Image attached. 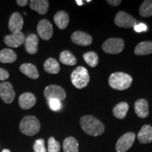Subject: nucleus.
Listing matches in <instances>:
<instances>
[{
	"mask_svg": "<svg viewBox=\"0 0 152 152\" xmlns=\"http://www.w3.org/2000/svg\"><path fill=\"white\" fill-rule=\"evenodd\" d=\"M80 123L83 130L91 136H99L103 134L105 130L103 123L91 115H86L82 117L80 120Z\"/></svg>",
	"mask_w": 152,
	"mask_h": 152,
	"instance_id": "nucleus-1",
	"label": "nucleus"
},
{
	"mask_svg": "<svg viewBox=\"0 0 152 152\" xmlns=\"http://www.w3.org/2000/svg\"><path fill=\"white\" fill-rule=\"evenodd\" d=\"M132 77L123 72H115L110 75L109 84L111 88L117 90H125L131 86Z\"/></svg>",
	"mask_w": 152,
	"mask_h": 152,
	"instance_id": "nucleus-2",
	"label": "nucleus"
},
{
	"mask_svg": "<svg viewBox=\"0 0 152 152\" xmlns=\"http://www.w3.org/2000/svg\"><path fill=\"white\" fill-rule=\"evenodd\" d=\"M20 132L25 135L34 136L40 130V123L39 120L33 115L25 116L19 125Z\"/></svg>",
	"mask_w": 152,
	"mask_h": 152,
	"instance_id": "nucleus-3",
	"label": "nucleus"
},
{
	"mask_svg": "<svg viewBox=\"0 0 152 152\" xmlns=\"http://www.w3.org/2000/svg\"><path fill=\"white\" fill-rule=\"evenodd\" d=\"M72 84L77 89H83L88 85L90 75L86 68L78 66L72 72L71 75Z\"/></svg>",
	"mask_w": 152,
	"mask_h": 152,
	"instance_id": "nucleus-4",
	"label": "nucleus"
},
{
	"mask_svg": "<svg viewBox=\"0 0 152 152\" xmlns=\"http://www.w3.org/2000/svg\"><path fill=\"white\" fill-rule=\"evenodd\" d=\"M125 43L121 38H109L106 39L102 45L104 52L110 54H117L123 52Z\"/></svg>",
	"mask_w": 152,
	"mask_h": 152,
	"instance_id": "nucleus-5",
	"label": "nucleus"
},
{
	"mask_svg": "<svg viewBox=\"0 0 152 152\" xmlns=\"http://www.w3.org/2000/svg\"><path fill=\"white\" fill-rule=\"evenodd\" d=\"M136 134L133 132H127L123 134L118 139L115 150L117 152H126L130 149L133 145L134 140H135Z\"/></svg>",
	"mask_w": 152,
	"mask_h": 152,
	"instance_id": "nucleus-6",
	"label": "nucleus"
},
{
	"mask_svg": "<svg viewBox=\"0 0 152 152\" xmlns=\"http://www.w3.org/2000/svg\"><path fill=\"white\" fill-rule=\"evenodd\" d=\"M114 23L120 28H129L137 25L136 19L124 11H119L114 18Z\"/></svg>",
	"mask_w": 152,
	"mask_h": 152,
	"instance_id": "nucleus-7",
	"label": "nucleus"
},
{
	"mask_svg": "<svg viewBox=\"0 0 152 152\" xmlns=\"http://www.w3.org/2000/svg\"><path fill=\"white\" fill-rule=\"evenodd\" d=\"M44 95L48 100L55 99L61 102L65 99L66 97V93L64 89L55 85L47 86L44 91Z\"/></svg>",
	"mask_w": 152,
	"mask_h": 152,
	"instance_id": "nucleus-8",
	"label": "nucleus"
},
{
	"mask_svg": "<svg viewBox=\"0 0 152 152\" xmlns=\"http://www.w3.org/2000/svg\"><path fill=\"white\" fill-rule=\"evenodd\" d=\"M38 35L44 40H49L53 35V27L50 22L47 19H42L37 25Z\"/></svg>",
	"mask_w": 152,
	"mask_h": 152,
	"instance_id": "nucleus-9",
	"label": "nucleus"
},
{
	"mask_svg": "<svg viewBox=\"0 0 152 152\" xmlns=\"http://www.w3.org/2000/svg\"><path fill=\"white\" fill-rule=\"evenodd\" d=\"M15 92L12 85L8 82L0 83V97L6 104H11L14 100Z\"/></svg>",
	"mask_w": 152,
	"mask_h": 152,
	"instance_id": "nucleus-10",
	"label": "nucleus"
},
{
	"mask_svg": "<svg viewBox=\"0 0 152 152\" xmlns=\"http://www.w3.org/2000/svg\"><path fill=\"white\" fill-rule=\"evenodd\" d=\"M26 37L22 32L11 33L4 37V42L10 47H18L25 43Z\"/></svg>",
	"mask_w": 152,
	"mask_h": 152,
	"instance_id": "nucleus-11",
	"label": "nucleus"
},
{
	"mask_svg": "<svg viewBox=\"0 0 152 152\" xmlns=\"http://www.w3.org/2000/svg\"><path fill=\"white\" fill-rule=\"evenodd\" d=\"M71 40L80 46H89L92 42V37L84 32L76 31L72 34Z\"/></svg>",
	"mask_w": 152,
	"mask_h": 152,
	"instance_id": "nucleus-12",
	"label": "nucleus"
},
{
	"mask_svg": "<svg viewBox=\"0 0 152 152\" xmlns=\"http://www.w3.org/2000/svg\"><path fill=\"white\" fill-rule=\"evenodd\" d=\"M23 26V19L19 13L15 12L11 15L9 21V28L12 33L21 32Z\"/></svg>",
	"mask_w": 152,
	"mask_h": 152,
	"instance_id": "nucleus-13",
	"label": "nucleus"
},
{
	"mask_svg": "<svg viewBox=\"0 0 152 152\" xmlns=\"http://www.w3.org/2000/svg\"><path fill=\"white\" fill-rule=\"evenodd\" d=\"M36 101L37 99L33 93L26 92L20 95L18 99V103L21 109L27 110L31 109L35 105Z\"/></svg>",
	"mask_w": 152,
	"mask_h": 152,
	"instance_id": "nucleus-14",
	"label": "nucleus"
},
{
	"mask_svg": "<svg viewBox=\"0 0 152 152\" xmlns=\"http://www.w3.org/2000/svg\"><path fill=\"white\" fill-rule=\"evenodd\" d=\"M134 112L141 118H146L149 115V103L144 99H140L134 103Z\"/></svg>",
	"mask_w": 152,
	"mask_h": 152,
	"instance_id": "nucleus-15",
	"label": "nucleus"
},
{
	"mask_svg": "<svg viewBox=\"0 0 152 152\" xmlns=\"http://www.w3.org/2000/svg\"><path fill=\"white\" fill-rule=\"evenodd\" d=\"M38 42L39 38L35 34H30L26 38L25 40V47L27 52L30 54H35L38 50Z\"/></svg>",
	"mask_w": 152,
	"mask_h": 152,
	"instance_id": "nucleus-16",
	"label": "nucleus"
},
{
	"mask_svg": "<svg viewBox=\"0 0 152 152\" xmlns=\"http://www.w3.org/2000/svg\"><path fill=\"white\" fill-rule=\"evenodd\" d=\"M137 139L139 142L143 144L152 142V127L151 125H143L138 133Z\"/></svg>",
	"mask_w": 152,
	"mask_h": 152,
	"instance_id": "nucleus-17",
	"label": "nucleus"
},
{
	"mask_svg": "<svg viewBox=\"0 0 152 152\" xmlns=\"http://www.w3.org/2000/svg\"><path fill=\"white\" fill-rule=\"evenodd\" d=\"M30 7L32 10L37 11L39 14H46L49 9V1L47 0H31Z\"/></svg>",
	"mask_w": 152,
	"mask_h": 152,
	"instance_id": "nucleus-18",
	"label": "nucleus"
},
{
	"mask_svg": "<svg viewBox=\"0 0 152 152\" xmlns=\"http://www.w3.org/2000/svg\"><path fill=\"white\" fill-rule=\"evenodd\" d=\"M54 20L57 27L61 30H64L69 23V16L65 11H59L55 14Z\"/></svg>",
	"mask_w": 152,
	"mask_h": 152,
	"instance_id": "nucleus-19",
	"label": "nucleus"
},
{
	"mask_svg": "<svg viewBox=\"0 0 152 152\" xmlns=\"http://www.w3.org/2000/svg\"><path fill=\"white\" fill-rule=\"evenodd\" d=\"M134 54L137 56H145L152 54V42L144 41L139 43L134 49Z\"/></svg>",
	"mask_w": 152,
	"mask_h": 152,
	"instance_id": "nucleus-20",
	"label": "nucleus"
},
{
	"mask_svg": "<svg viewBox=\"0 0 152 152\" xmlns=\"http://www.w3.org/2000/svg\"><path fill=\"white\" fill-rule=\"evenodd\" d=\"M20 71L30 78L35 80L39 77V72L37 68L32 64H23L20 66Z\"/></svg>",
	"mask_w": 152,
	"mask_h": 152,
	"instance_id": "nucleus-21",
	"label": "nucleus"
},
{
	"mask_svg": "<svg viewBox=\"0 0 152 152\" xmlns=\"http://www.w3.org/2000/svg\"><path fill=\"white\" fill-rule=\"evenodd\" d=\"M63 148H64V152H78V142L75 138L73 137H68L64 140Z\"/></svg>",
	"mask_w": 152,
	"mask_h": 152,
	"instance_id": "nucleus-22",
	"label": "nucleus"
},
{
	"mask_svg": "<svg viewBox=\"0 0 152 152\" xmlns=\"http://www.w3.org/2000/svg\"><path fill=\"white\" fill-rule=\"evenodd\" d=\"M17 55L11 49H4L0 51V62L4 64H10L16 61Z\"/></svg>",
	"mask_w": 152,
	"mask_h": 152,
	"instance_id": "nucleus-23",
	"label": "nucleus"
},
{
	"mask_svg": "<svg viewBox=\"0 0 152 152\" xmlns=\"http://www.w3.org/2000/svg\"><path fill=\"white\" fill-rule=\"evenodd\" d=\"M129 109V105L126 102H121L114 106L113 114L118 119H124Z\"/></svg>",
	"mask_w": 152,
	"mask_h": 152,
	"instance_id": "nucleus-24",
	"label": "nucleus"
},
{
	"mask_svg": "<svg viewBox=\"0 0 152 152\" xmlns=\"http://www.w3.org/2000/svg\"><path fill=\"white\" fill-rule=\"evenodd\" d=\"M44 69L49 73L57 74L60 71L59 64L55 58H49L44 64Z\"/></svg>",
	"mask_w": 152,
	"mask_h": 152,
	"instance_id": "nucleus-25",
	"label": "nucleus"
},
{
	"mask_svg": "<svg viewBox=\"0 0 152 152\" xmlns=\"http://www.w3.org/2000/svg\"><path fill=\"white\" fill-rule=\"evenodd\" d=\"M59 60L62 64L68 66H74L77 63V60L74 55L68 50H65L61 53Z\"/></svg>",
	"mask_w": 152,
	"mask_h": 152,
	"instance_id": "nucleus-26",
	"label": "nucleus"
},
{
	"mask_svg": "<svg viewBox=\"0 0 152 152\" xmlns=\"http://www.w3.org/2000/svg\"><path fill=\"white\" fill-rule=\"evenodd\" d=\"M139 12L142 17L152 16V0L144 1L140 7Z\"/></svg>",
	"mask_w": 152,
	"mask_h": 152,
	"instance_id": "nucleus-27",
	"label": "nucleus"
},
{
	"mask_svg": "<svg viewBox=\"0 0 152 152\" xmlns=\"http://www.w3.org/2000/svg\"><path fill=\"white\" fill-rule=\"evenodd\" d=\"M83 58L85 61L90 67L94 68L97 66L99 63V57L96 53L94 52H88L83 54Z\"/></svg>",
	"mask_w": 152,
	"mask_h": 152,
	"instance_id": "nucleus-28",
	"label": "nucleus"
},
{
	"mask_svg": "<svg viewBox=\"0 0 152 152\" xmlns=\"http://www.w3.org/2000/svg\"><path fill=\"white\" fill-rule=\"evenodd\" d=\"M61 149L60 143L55 140L54 137H51L48 140V149L47 152H59Z\"/></svg>",
	"mask_w": 152,
	"mask_h": 152,
	"instance_id": "nucleus-29",
	"label": "nucleus"
},
{
	"mask_svg": "<svg viewBox=\"0 0 152 152\" xmlns=\"http://www.w3.org/2000/svg\"><path fill=\"white\" fill-rule=\"evenodd\" d=\"M33 150L34 152H47L45 140L43 139H38L36 140L33 145Z\"/></svg>",
	"mask_w": 152,
	"mask_h": 152,
	"instance_id": "nucleus-30",
	"label": "nucleus"
},
{
	"mask_svg": "<svg viewBox=\"0 0 152 152\" xmlns=\"http://www.w3.org/2000/svg\"><path fill=\"white\" fill-rule=\"evenodd\" d=\"M48 103L50 109L54 111H59L62 107L61 101L58 99H52L48 100Z\"/></svg>",
	"mask_w": 152,
	"mask_h": 152,
	"instance_id": "nucleus-31",
	"label": "nucleus"
},
{
	"mask_svg": "<svg viewBox=\"0 0 152 152\" xmlns=\"http://www.w3.org/2000/svg\"><path fill=\"white\" fill-rule=\"evenodd\" d=\"M134 29L136 32H137V33H141V32H146L148 28H147V26H146L145 24L140 23V24L136 25V26L134 27Z\"/></svg>",
	"mask_w": 152,
	"mask_h": 152,
	"instance_id": "nucleus-32",
	"label": "nucleus"
},
{
	"mask_svg": "<svg viewBox=\"0 0 152 152\" xmlns=\"http://www.w3.org/2000/svg\"><path fill=\"white\" fill-rule=\"evenodd\" d=\"M9 74L8 71L6 70L3 69V68H0V80H6L9 78Z\"/></svg>",
	"mask_w": 152,
	"mask_h": 152,
	"instance_id": "nucleus-33",
	"label": "nucleus"
},
{
	"mask_svg": "<svg viewBox=\"0 0 152 152\" xmlns=\"http://www.w3.org/2000/svg\"><path fill=\"white\" fill-rule=\"evenodd\" d=\"M106 2H107L109 4L111 5V6H113V7H116V6H118L121 3V0H116V1H112V0H108V1H106Z\"/></svg>",
	"mask_w": 152,
	"mask_h": 152,
	"instance_id": "nucleus-34",
	"label": "nucleus"
},
{
	"mask_svg": "<svg viewBox=\"0 0 152 152\" xmlns=\"http://www.w3.org/2000/svg\"><path fill=\"white\" fill-rule=\"evenodd\" d=\"M17 4L20 7H25L28 4V0H17L16 1Z\"/></svg>",
	"mask_w": 152,
	"mask_h": 152,
	"instance_id": "nucleus-35",
	"label": "nucleus"
},
{
	"mask_svg": "<svg viewBox=\"0 0 152 152\" xmlns=\"http://www.w3.org/2000/svg\"><path fill=\"white\" fill-rule=\"evenodd\" d=\"M75 2L77 4V5H79V6H81V5H83V1H79V0H76L75 1Z\"/></svg>",
	"mask_w": 152,
	"mask_h": 152,
	"instance_id": "nucleus-36",
	"label": "nucleus"
},
{
	"mask_svg": "<svg viewBox=\"0 0 152 152\" xmlns=\"http://www.w3.org/2000/svg\"><path fill=\"white\" fill-rule=\"evenodd\" d=\"M1 152H11L10 150L9 149H3L2 150V151Z\"/></svg>",
	"mask_w": 152,
	"mask_h": 152,
	"instance_id": "nucleus-37",
	"label": "nucleus"
}]
</instances>
